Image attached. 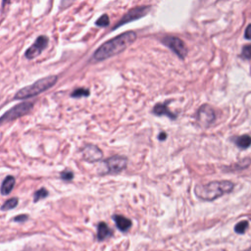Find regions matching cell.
Listing matches in <instances>:
<instances>
[{
    "instance_id": "6da1fadb",
    "label": "cell",
    "mask_w": 251,
    "mask_h": 251,
    "mask_svg": "<svg viewBox=\"0 0 251 251\" xmlns=\"http://www.w3.org/2000/svg\"><path fill=\"white\" fill-rule=\"evenodd\" d=\"M136 38L134 31H126L122 33L105 43H103L93 54L95 61H103L112 56H115L124 51L128 45H130Z\"/></svg>"
},
{
    "instance_id": "7a4b0ae2",
    "label": "cell",
    "mask_w": 251,
    "mask_h": 251,
    "mask_svg": "<svg viewBox=\"0 0 251 251\" xmlns=\"http://www.w3.org/2000/svg\"><path fill=\"white\" fill-rule=\"evenodd\" d=\"M234 184L229 180L211 181L206 184H197L194 192L196 196L205 201H212L224 194L229 193L233 189Z\"/></svg>"
},
{
    "instance_id": "3957f363",
    "label": "cell",
    "mask_w": 251,
    "mask_h": 251,
    "mask_svg": "<svg viewBox=\"0 0 251 251\" xmlns=\"http://www.w3.org/2000/svg\"><path fill=\"white\" fill-rule=\"evenodd\" d=\"M57 75H48L45 77H42L35 82H33L30 85L25 86L21 88L16 94H15V99L17 100H22V99H26L30 98L33 96H36L45 90L51 88L56 82H57Z\"/></svg>"
},
{
    "instance_id": "277c9868",
    "label": "cell",
    "mask_w": 251,
    "mask_h": 251,
    "mask_svg": "<svg viewBox=\"0 0 251 251\" xmlns=\"http://www.w3.org/2000/svg\"><path fill=\"white\" fill-rule=\"evenodd\" d=\"M32 107H33V103L31 102H22L14 106L13 108H11L9 111H7L2 115V117L0 118V126L26 115L32 109Z\"/></svg>"
},
{
    "instance_id": "5b68a950",
    "label": "cell",
    "mask_w": 251,
    "mask_h": 251,
    "mask_svg": "<svg viewBox=\"0 0 251 251\" xmlns=\"http://www.w3.org/2000/svg\"><path fill=\"white\" fill-rule=\"evenodd\" d=\"M163 43L171 48L180 59L185 58L187 54V48L184 42L176 36H166L163 38Z\"/></svg>"
},
{
    "instance_id": "8992f818",
    "label": "cell",
    "mask_w": 251,
    "mask_h": 251,
    "mask_svg": "<svg viewBox=\"0 0 251 251\" xmlns=\"http://www.w3.org/2000/svg\"><path fill=\"white\" fill-rule=\"evenodd\" d=\"M48 37L45 35H40L38 36L35 41L33 42V44L28 47L25 53V56L26 59H34L36 58L38 55L41 54V52L47 47L48 44Z\"/></svg>"
},
{
    "instance_id": "52a82bcc",
    "label": "cell",
    "mask_w": 251,
    "mask_h": 251,
    "mask_svg": "<svg viewBox=\"0 0 251 251\" xmlns=\"http://www.w3.org/2000/svg\"><path fill=\"white\" fill-rule=\"evenodd\" d=\"M127 164V159L122 156H113L105 161L107 167V173L118 174L126 169Z\"/></svg>"
},
{
    "instance_id": "ba28073f",
    "label": "cell",
    "mask_w": 251,
    "mask_h": 251,
    "mask_svg": "<svg viewBox=\"0 0 251 251\" xmlns=\"http://www.w3.org/2000/svg\"><path fill=\"white\" fill-rule=\"evenodd\" d=\"M150 11V7L149 6H143V7H137V8H134L132 10H130L127 14H126L124 16V18L118 23V25L116 26H114V28H117L123 25H126L127 24L128 22H132V21H135L137 19H140L142 18L143 16H145L148 12Z\"/></svg>"
},
{
    "instance_id": "9c48e42d",
    "label": "cell",
    "mask_w": 251,
    "mask_h": 251,
    "mask_svg": "<svg viewBox=\"0 0 251 251\" xmlns=\"http://www.w3.org/2000/svg\"><path fill=\"white\" fill-rule=\"evenodd\" d=\"M216 119L214 110L209 105H203L197 112V121L203 126H210Z\"/></svg>"
},
{
    "instance_id": "30bf717a",
    "label": "cell",
    "mask_w": 251,
    "mask_h": 251,
    "mask_svg": "<svg viewBox=\"0 0 251 251\" xmlns=\"http://www.w3.org/2000/svg\"><path fill=\"white\" fill-rule=\"evenodd\" d=\"M82 155L87 162H97L103 157L102 151L95 145L87 144L82 149Z\"/></svg>"
},
{
    "instance_id": "8fae6325",
    "label": "cell",
    "mask_w": 251,
    "mask_h": 251,
    "mask_svg": "<svg viewBox=\"0 0 251 251\" xmlns=\"http://www.w3.org/2000/svg\"><path fill=\"white\" fill-rule=\"evenodd\" d=\"M152 112H153L155 115H157V116H164V115H166V116H168V117L171 118V119H176V114L172 113V112L169 110V108H168V101H166V102L163 103V104H161V103L156 104L155 107L153 108V111H152Z\"/></svg>"
},
{
    "instance_id": "7c38bea8",
    "label": "cell",
    "mask_w": 251,
    "mask_h": 251,
    "mask_svg": "<svg viewBox=\"0 0 251 251\" xmlns=\"http://www.w3.org/2000/svg\"><path fill=\"white\" fill-rule=\"evenodd\" d=\"M117 227L121 230V231H127L129 229V227L131 226V222L130 220H128L127 218L121 216V215H115L113 217Z\"/></svg>"
},
{
    "instance_id": "4fadbf2b",
    "label": "cell",
    "mask_w": 251,
    "mask_h": 251,
    "mask_svg": "<svg viewBox=\"0 0 251 251\" xmlns=\"http://www.w3.org/2000/svg\"><path fill=\"white\" fill-rule=\"evenodd\" d=\"M113 232L111 230V228L103 222L98 224L97 226V238L99 241H103L105 239H107L108 237L112 236Z\"/></svg>"
},
{
    "instance_id": "5bb4252c",
    "label": "cell",
    "mask_w": 251,
    "mask_h": 251,
    "mask_svg": "<svg viewBox=\"0 0 251 251\" xmlns=\"http://www.w3.org/2000/svg\"><path fill=\"white\" fill-rule=\"evenodd\" d=\"M15 177L12 176H8L4 178L2 184H1V194L2 195H8L11 193V191L13 190L14 188V185H15Z\"/></svg>"
},
{
    "instance_id": "9a60e30c",
    "label": "cell",
    "mask_w": 251,
    "mask_h": 251,
    "mask_svg": "<svg viewBox=\"0 0 251 251\" xmlns=\"http://www.w3.org/2000/svg\"><path fill=\"white\" fill-rule=\"evenodd\" d=\"M235 143L238 147H240L242 149H245V148H247L251 145V136L248 135V134L241 135V136L236 138Z\"/></svg>"
},
{
    "instance_id": "2e32d148",
    "label": "cell",
    "mask_w": 251,
    "mask_h": 251,
    "mask_svg": "<svg viewBox=\"0 0 251 251\" xmlns=\"http://www.w3.org/2000/svg\"><path fill=\"white\" fill-rule=\"evenodd\" d=\"M18 202H19V199H18V198H16V197L10 198V199H8L7 201L4 202V204L1 206V210H2V211L12 210V209H14V208L18 205Z\"/></svg>"
},
{
    "instance_id": "e0dca14e",
    "label": "cell",
    "mask_w": 251,
    "mask_h": 251,
    "mask_svg": "<svg viewBox=\"0 0 251 251\" xmlns=\"http://www.w3.org/2000/svg\"><path fill=\"white\" fill-rule=\"evenodd\" d=\"M71 95H72V97H75V98L88 96L89 95V90L86 89V88H76L75 90H74L72 92Z\"/></svg>"
},
{
    "instance_id": "ac0fdd59",
    "label": "cell",
    "mask_w": 251,
    "mask_h": 251,
    "mask_svg": "<svg viewBox=\"0 0 251 251\" xmlns=\"http://www.w3.org/2000/svg\"><path fill=\"white\" fill-rule=\"evenodd\" d=\"M47 195H48V191L45 188H40L34 192L33 200H34V202H37L38 200H41V199H44L45 197H47Z\"/></svg>"
},
{
    "instance_id": "d6986e66",
    "label": "cell",
    "mask_w": 251,
    "mask_h": 251,
    "mask_svg": "<svg viewBox=\"0 0 251 251\" xmlns=\"http://www.w3.org/2000/svg\"><path fill=\"white\" fill-rule=\"evenodd\" d=\"M247 227H248V222L242 221V222H239L238 224H236V226H234V230L237 233H244Z\"/></svg>"
},
{
    "instance_id": "ffe728a7",
    "label": "cell",
    "mask_w": 251,
    "mask_h": 251,
    "mask_svg": "<svg viewBox=\"0 0 251 251\" xmlns=\"http://www.w3.org/2000/svg\"><path fill=\"white\" fill-rule=\"evenodd\" d=\"M109 23H110V20H109V17H108V15H106V14H104V15H102L97 21H96V25H98V26H107L108 25H109Z\"/></svg>"
},
{
    "instance_id": "44dd1931",
    "label": "cell",
    "mask_w": 251,
    "mask_h": 251,
    "mask_svg": "<svg viewBox=\"0 0 251 251\" xmlns=\"http://www.w3.org/2000/svg\"><path fill=\"white\" fill-rule=\"evenodd\" d=\"M241 56H242L244 59H251V44L245 45V46L242 48Z\"/></svg>"
},
{
    "instance_id": "7402d4cb",
    "label": "cell",
    "mask_w": 251,
    "mask_h": 251,
    "mask_svg": "<svg viewBox=\"0 0 251 251\" xmlns=\"http://www.w3.org/2000/svg\"><path fill=\"white\" fill-rule=\"evenodd\" d=\"M61 178L66 180V181H69V180H72L73 177H74V174L70 171H65V172H62L61 173Z\"/></svg>"
},
{
    "instance_id": "603a6c76",
    "label": "cell",
    "mask_w": 251,
    "mask_h": 251,
    "mask_svg": "<svg viewBox=\"0 0 251 251\" xmlns=\"http://www.w3.org/2000/svg\"><path fill=\"white\" fill-rule=\"evenodd\" d=\"M244 36L246 39H251V24L246 27V30H245V33H244Z\"/></svg>"
},
{
    "instance_id": "cb8c5ba5",
    "label": "cell",
    "mask_w": 251,
    "mask_h": 251,
    "mask_svg": "<svg viewBox=\"0 0 251 251\" xmlns=\"http://www.w3.org/2000/svg\"><path fill=\"white\" fill-rule=\"evenodd\" d=\"M26 220H27V216L26 215H19L18 217H16L14 219V221H16V222H25Z\"/></svg>"
},
{
    "instance_id": "d4e9b609",
    "label": "cell",
    "mask_w": 251,
    "mask_h": 251,
    "mask_svg": "<svg viewBox=\"0 0 251 251\" xmlns=\"http://www.w3.org/2000/svg\"><path fill=\"white\" fill-rule=\"evenodd\" d=\"M167 138V134L165 132H161L159 135V139L160 140H165Z\"/></svg>"
}]
</instances>
